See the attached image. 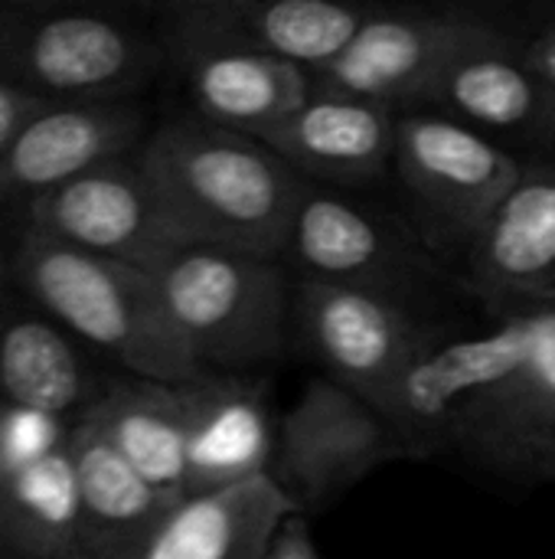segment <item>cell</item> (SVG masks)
Masks as SVG:
<instances>
[{
    "instance_id": "6da1fadb",
    "label": "cell",
    "mask_w": 555,
    "mask_h": 559,
    "mask_svg": "<svg viewBox=\"0 0 555 559\" xmlns=\"http://www.w3.org/2000/svg\"><path fill=\"white\" fill-rule=\"evenodd\" d=\"M137 164L180 249L285 262L307 183L262 138L183 115L144 138Z\"/></svg>"
},
{
    "instance_id": "7a4b0ae2",
    "label": "cell",
    "mask_w": 555,
    "mask_h": 559,
    "mask_svg": "<svg viewBox=\"0 0 555 559\" xmlns=\"http://www.w3.org/2000/svg\"><path fill=\"white\" fill-rule=\"evenodd\" d=\"M13 275L65 331L108 354L131 377L157 383L203 377L167 314L154 272L62 246L26 226Z\"/></svg>"
},
{
    "instance_id": "3957f363",
    "label": "cell",
    "mask_w": 555,
    "mask_h": 559,
    "mask_svg": "<svg viewBox=\"0 0 555 559\" xmlns=\"http://www.w3.org/2000/svg\"><path fill=\"white\" fill-rule=\"evenodd\" d=\"M154 278L203 373H265L291 350L294 275L281 259L177 249Z\"/></svg>"
},
{
    "instance_id": "277c9868",
    "label": "cell",
    "mask_w": 555,
    "mask_h": 559,
    "mask_svg": "<svg viewBox=\"0 0 555 559\" xmlns=\"http://www.w3.org/2000/svg\"><path fill=\"white\" fill-rule=\"evenodd\" d=\"M523 167L520 154L455 118L435 111H399L396 118L389 183L402 219L445 265H461Z\"/></svg>"
},
{
    "instance_id": "5b68a950",
    "label": "cell",
    "mask_w": 555,
    "mask_h": 559,
    "mask_svg": "<svg viewBox=\"0 0 555 559\" xmlns=\"http://www.w3.org/2000/svg\"><path fill=\"white\" fill-rule=\"evenodd\" d=\"M167 62L157 36L69 3H0V79L43 102H114Z\"/></svg>"
},
{
    "instance_id": "8992f818",
    "label": "cell",
    "mask_w": 555,
    "mask_h": 559,
    "mask_svg": "<svg viewBox=\"0 0 555 559\" xmlns=\"http://www.w3.org/2000/svg\"><path fill=\"white\" fill-rule=\"evenodd\" d=\"M442 337H448V331L425 305L383 292L294 278L291 347L307 354L321 377L370 400L376 409L399 377Z\"/></svg>"
},
{
    "instance_id": "52a82bcc",
    "label": "cell",
    "mask_w": 555,
    "mask_h": 559,
    "mask_svg": "<svg viewBox=\"0 0 555 559\" xmlns=\"http://www.w3.org/2000/svg\"><path fill=\"white\" fill-rule=\"evenodd\" d=\"M285 265L294 278L383 292L425 308L448 278V265L415 236L399 210L314 183L304 187L294 213Z\"/></svg>"
},
{
    "instance_id": "ba28073f",
    "label": "cell",
    "mask_w": 555,
    "mask_h": 559,
    "mask_svg": "<svg viewBox=\"0 0 555 559\" xmlns=\"http://www.w3.org/2000/svg\"><path fill=\"white\" fill-rule=\"evenodd\" d=\"M412 445L363 396L314 373L294 406L278 419L268 478L298 514L337 504L350 488L393 462H415Z\"/></svg>"
},
{
    "instance_id": "9c48e42d",
    "label": "cell",
    "mask_w": 555,
    "mask_h": 559,
    "mask_svg": "<svg viewBox=\"0 0 555 559\" xmlns=\"http://www.w3.org/2000/svg\"><path fill=\"white\" fill-rule=\"evenodd\" d=\"M507 29L478 7H373L350 46L314 82L317 92L419 111L458 56Z\"/></svg>"
},
{
    "instance_id": "30bf717a",
    "label": "cell",
    "mask_w": 555,
    "mask_h": 559,
    "mask_svg": "<svg viewBox=\"0 0 555 559\" xmlns=\"http://www.w3.org/2000/svg\"><path fill=\"white\" fill-rule=\"evenodd\" d=\"M373 7L343 0H177L160 10L164 56L186 46H236L324 72L357 36Z\"/></svg>"
},
{
    "instance_id": "8fae6325",
    "label": "cell",
    "mask_w": 555,
    "mask_h": 559,
    "mask_svg": "<svg viewBox=\"0 0 555 559\" xmlns=\"http://www.w3.org/2000/svg\"><path fill=\"white\" fill-rule=\"evenodd\" d=\"M530 331L533 311L523 308L500 314L487 331L442 337L399 377L379 413L419 459L445 452L458 419L523 360Z\"/></svg>"
},
{
    "instance_id": "7c38bea8",
    "label": "cell",
    "mask_w": 555,
    "mask_h": 559,
    "mask_svg": "<svg viewBox=\"0 0 555 559\" xmlns=\"http://www.w3.org/2000/svg\"><path fill=\"white\" fill-rule=\"evenodd\" d=\"M530 311L523 360L458 419L445 452L507 481H555V305Z\"/></svg>"
},
{
    "instance_id": "4fadbf2b",
    "label": "cell",
    "mask_w": 555,
    "mask_h": 559,
    "mask_svg": "<svg viewBox=\"0 0 555 559\" xmlns=\"http://www.w3.org/2000/svg\"><path fill=\"white\" fill-rule=\"evenodd\" d=\"M26 226L43 236L144 272L160 269L180 246L170 236L137 154L108 160L26 203Z\"/></svg>"
},
{
    "instance_id": "5bb4252c",
    "label": "cell",
    "mask_w": 555,
    "mask_h": 559,
    "mask_svg": "<svg viewBox=\"0 0 555 559\" xmlns=\"http://www.w3.org/2000/svg\"><path fill=\"white\" fill-rule=\"evenodd\" d=\"M419 111L455 118L514 154L523 144L555 160V92L527 62L517 29L458 56Z\"/></svg>"
},
{
    "instance_id": "9a60e30c",
    "label": "cell",
    "mask_w": 555,
    "mask_h": 559,
    "mask_svg": "<svg viewBox=\"0 0 555 559\" xmlns=\"http://www.w3.org/2000/svg\"><path fill=\"white\" fill-rule=\"evenodd\" d=\"M461 285L497 318L555 305V160H527L517 187L461 259Z\"/></svg>"
},
{
    "instance_id": "2e32d148",
    "label": "cell",
    "mask_w": 555,
    "mask_h": 559,
    "mask_svg": "<svg viewBox=\"0 0 555 559\" xmlns=\"http://www.w3.org/2000/svg\"><path fill=\"white\" fill-rule=\"evenodd\" d=\"M147 131L131 98L46 102L16 134L0 160V200L36 197L141 151Z\"/></svg>"
},
{
    "instance_id": "e0dca14e",
    "label": "cell",
    "mask_w": 555,
    "mask_h": 559,
    "mask_svg": "<svg viewBox=\"0 0 555 559\" xmlns=\"http://www.w3.org/2000/svg\"><path fill=\"white\" fill-rule=\"evenodd\" d=\"M396 118L379 102L314 92L262 141L304 183L363 193L393 177Z\"/></svg>"
},
{
    "instance_id": "ac0fdd59",
    "label": "cell",
    "mask_w": 555,
    "mask_h": 559,
    "mask_svg": "<svg viewBox=\"0 0 555 559\" xmlns=\"http://www.w3.org/2000/svg\"><path fill=\"white\" fill-rule=\"evenodd\" d=\"M186 498L268 478L278 419L262 373H203L190 380Z\"/></svg>"
},
{
    "instance_id": "d6986e66",
    "label": "cell",
    "mask_w": 555,
    "mask_h": 559,
    "mask_svg": "<svg viewBox=\"0 0 555 559\" xmlns=\"http://www.w3.org/2000/svg\"><path fill=\"white\" fill-rule=\"evenodd\" d=\"M167 62L183 75L190 115L252 138H265L317 92L307 69L236 46L170 49Z\"/></svg>"
},
{
    "instance_id": "ffe728a7",
    "label": "cell",
    "mask_w": 555,
    "mask_h": 559,
    "mask_svg": "<svg viewBox=\"0 0 555 559\" xmlns=\"http://www.w3.org/2000/svg\"><path fill=\"white\" fill-rule=\"evenodd\" d=\"M85 559H141L167 514L177 508L160 495L88 419H75L69 432Z\"/></svg>"
},
{
    "instance_id": "44dd1931",
    "label": "cell",
    "mask_w": 555,
    "mask_h": 559,
    "mask_svg": "<svg viewBox=\"0 0 555 559\" xmlns=\"http://www.w3.org/2000/svg\"><path fill=\"white\" fill-rule=\"evenodd\" d=\"M0 547L23 559H85L69 436L33 455H0Z\"/></svg>"
},
{
    "instance_id": "7402d4cb",
    "label": "cell",
    "mask_w": 555,
    "mask_h": 559,
    "mask_svg": "<svg viewBox=\"0 0 555 559\" xmlns=\"http://www.w3.org/2000/svg\"><path fill=\"white\" fill-rule=\"evenodd\" d=\"M298 514L272 478L183 498L141 559H265L281 521Z\"/></svg>"
},
{
    "instance_id": "603a6c76",
    "label": "cell",
    "mask_w": 555,
    "mask_h": 559,
    "mask_svg": "<svg viewBox=\"0 0 555 559\" xmlns=\"http://www.w3.org/2000/svg\"><path fill=\"white\" fill-rule=\"evenodd\" d=\"M108 442L170 501L186 498L190 386L157 380H124L98 393L85 413Z\"/></svg>"
},
{
    "instance_id": "cb8c5ba5",
    "label": "cell",
    "mask_w": 555,
    "mask_h": 559,
    "mask_svg": "<svg viewBox=\"0 0 555 559\" xmlns=\"http://www.w3.org/2000/svg\"><path fill=\"white\" fill-rule=\"evenodd\" d=\"M85 364L62 328L43 318H0V403L7 409L65 423L92 409Z\"/></svg>"
},
{
    "instance_id": "d4e9b609",
    "label": "cell",
    "mask_w": 555,
    "mask_h": 559,
    "mask_svg": "<svg viewBox=\"0 0 555 559\" xmlns=\"http://www.w3.org/2000/svg\"><path fill=\"white\" fill-rule=\"evenodd\" d=\"M46 102L10 85L7 79H0V160L7 154V147L16 141V134L23 131V124L43 108Z\"/></svg>"
},
{
    "instance_id": "484cf974",
    "label": "cell",
    "mask_w": 555,
    "mask_h": 559,
    "mask_svg": "<svg viewBox=\"0 0 555 559\" xmlns=\"http://www.w3.org/2000/svg\"><path fill=\"white\" fill-rule=\"evenodd\" d=\"M265 559H324L304 514H288L275 531Z\"/></svg>"
},
{
    "instance_id": "4316f807",
    "label": "cell",
    "mask_w": 555,
    "mask_h": 559,
    "mask_svg": "<svg viewBox=\"0 0 555 559\" xmlns=\"http://www.w3.org/2000/svg\"><path fill=\"white\" fill-rule=\"evenodd\" d=\"M520 46H523V56L533 66V72L555 92V20H550L546 26H540L530 36H520Z\"/></svg>"
},
{
    "instance_id": "83f0119b",
    "label": "cell",
    "mask_w": 555,
    "mask_h": 559,
    "mask_svg": "<svg viewBox=\"0 0 555 559\" xmlns=\"http://www.w3.org/2000/svg\"><path fill=\"white\" fill-rule=\"evenodd\" d=\"M10 278H13V259H7L0 249V285H7Z\"/></svg>"
}]
</instances>
